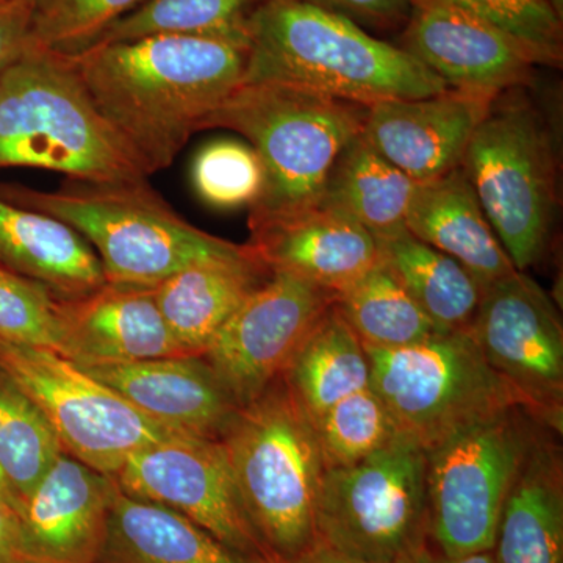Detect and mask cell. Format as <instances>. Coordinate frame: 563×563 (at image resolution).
I'll list each match as a JSON object with an SVG mask.
<instances>
[{
	"mask_svg": "<svg viewBox=\"0 0 563 563\" xmlns=\"http://www.w3.org/2000/svg\"><path fill=\"white\" fill-rule=\"evenodd\" d=\"M406 563H495L492 551H481V553L457 555V558H450L442 553H433L431 548L426 547L415 558Z\"/></svg>",
	"mask_w": 563,
	"mask_h": 563,
	"instance_id": "60d3db41",
	"label": "cell"
},
{
	"mask_svg": "<svg viewBox=\"0 0 563 563\" xmlns=\"http://www.w3.org/2000/svg\"><path fill=\"white\" fill-rule=\"evenodd\" d=\"M80 368L180 435L220 440L242 409L201 355Z\"/></svg>",
	"mask_w": 563,
	"mask_h": 563,
	"instance_id": "d6986e66",
	"label": "cell"
},
{
	"mask_svg": "<svg viewBox=\"0 0 563 563\" xmlns=\"http://www.w3.org/2000/svg\"><path fill=\"white\" fill-rule=\"evenodd\" d=\"M62 355L79 366L187 357L158 309L154 288L107 282L77 298H58Z\"/></svg>",
	"mask_w": 563,
	"mask_h": 563,
	"instance_id": "ac0fdd59",
	"label": "cell"
},
{
	"mask_svg": "<svg viewBox=\"0 0 563 563\" xmlns=\"http://www.w3.org/2000/svg\"><path fill=\"white\" fill-rule=\"evenodd\" d=\"M96 563H268L220 542L184 515L114 488Z\"/></svg>",
	"mask_w": 563,
	"mask_h": 563,
	"instance_id": "d4e9b609",
	"label": "cell"
},
{
	"mask_svg": "<svg viewBox=\"0 0 563 563\" xmlns=\"http://www.w3.org/2000/svg\"><path fill=\"white\" fill-rule=\"evenodd\" d=\"M544 426L517 407L426 451L429 539L439 553L492 551L504 503Z\"/></svg>",
	"mask_w": 563,
	"mask_h": 563,
	"instance_id": "30bf717a",
	"label": "cell"
},
{
	"mask_svg": "<svg viewBox=\"0 0 563 563\" xmlns=\"http://www.w3.org/2000/svg\"><path fill=\"white\" fill-rule=\"evenodd\" d=\"M257 84L366 107L450 90L402 47L301 0H263L252 14L243 85Z\"/></svg>",
	"mask_w": 563,
	"mask_h": 563,
	"instance_id": "7a4b0ae2",
	"label": "cell"
},
{
	"mask_svg": "<svg viewBox=\"0 0 563 563\" xmlns=\"http://www.w3.org/2000/svg\"><path fill=\"white\" fill-rule=\"evenodd\" d=\"M191 187L214 210L251 209L263 190V166L246 141L222 139L203 144L192 157Z\"/></svg>",
	"mask_w": 563,
	"mask_h": 563,
	"instance_id": "d6a6232c",
	"label": "cell"
},
{
	"mask_svg": "<svg viewBox=\"0 0 563 563\" xmlns=\"http://www.w3.org/2000/svg\"><path fill=\"white\" fill-rule=\"evenodd\" d=\"M314 526L320 542L365 563H406L428 547L426 451L398 437L346 468L324 470Z\"/></svg>",
	"mask_w": 563,
	"mask_h": 563,
	"instance_id": "9c48e42d",
	"label": "cell"
},
{
	"mask_svg": "<svg viewBox=\"0 0 563 563\" xmlns=\"http://www.w3.org/2000/svg\"><path fill=\"white\" fill-rule=\"evenodd\" d=\"M29 2H33V3H35V5H38V3L41 2V0H29Z\"/></svg>",
	"mask_w": 563,
	"mask_h": 563,
	"instance_id": "ee69618b",
	"label": "cell"
},
{
	"mask_svg": "<svg viewBox=\"0 0 563 563\" xmlns=\"http://www.w3.org/2000/svg\"><path fill=\"white\" fill-rule=\"evenodd\" d=\"M0 265L38 282L58 298L107 284L90 243L65 222L0 198Z\"/></svg>",
	"mask_w": 563,
	"mask_h": 563,
	"instance_id": "cb8c5ba5",
	"label": "cell"
},
{
	"mask_svg": "<svg viewBox=\"0 0 563 563\" xmlns=\"http://www.w3.org/2000/svg\"><path fill=\"white\" fill-rule=\"evenodd\" d=\"M272 272L247 244L222 257L196 262L154 287L158 309L188 355H202L224 322Z\"/></svg>",
	"mask_w": 563,
	"mask_h": 563,
	"instance_id": "44dd1931",
	"label": "cell"
},
{
	"mask_svg": "<svg viewBox=\"0 0 563 563\" xmlns=\"http://www.w3.org/2000/svg\"><path fill=\"white\" fill-rule=\"evenodd\" d=\"M374 239L380 263L440 332L468 331L484 287L465 266L421 242L406 228Z\"/></svg>",
	"mask_w": 563,
	"mask_h": 563,
	"instance_id": "484cf974",
	"label": "cell"
},
{
	"mask_svg": "<svg viewBox=\"0 0 563 563\" xmlns=\"http://www.w3.org/2000/svg\"><path fill=\"white\" fill-rule=\"evenodd\" d=\"M250 43L158 35L98 44L73 58L92 103L144 176L169 168L243 85Z\"/></svg>",
	"mask_w": 563,
	"mask_h": 563,
	"instance_id": "6da1fadb",
	"label": "cell"
},
{
	"mask_svg": "<svg viewBox=\"0 0 563 563\" xmlns=\"http://www.w3.org/2000/svg\"><path fill=\"white\" fill-rule=\"evenodd\" d=\"M362 103L285 85H242L207 120L206 129L242 135L263 166V190L250 229L318 206L336 158L363 132Z\"/></svg>",
	"mask_w": 563,
	"mask_h": 563,
	"instance_id": "5b68a950",
	"label": "cell"
},
{
	"mask_svg": "<svg viewBox=\"0 0 563 563\" xmlns=\"http://www.w3.org/2000/svg\"><path fill=\"white\" fill-rule=\"evenodd\" d=\"M365 346V344H363ZM372 388L399 433L429 451L525 399L485 361L468 331L437 332L409 346H365Z\"/></svg>",
	"mask_w": 563,
	"mask_h": 563,
	"instance_id": "ba28073f",
	"label": "cell"
},
{
	"mask_svg": "<svg viewBox=\"0 0 563 563\" xmlns=\"http://www.w3.org/2000/svg\"><path fill=\"white\" fill-rule=\"evenodd\" d=\"M554 429L544 426L504 503L495 563H563V461Z\"/></svg>",
	"mask_w": 563,
	"mask_h": 563,
	"instance_id": "7402d4cb",
	"label": "cell"
},
{
	"mask_svg": "<svg viewBox=\"0 0 563 563\" xmlns=\"http://www.w3.org/2000/svg\"><path fill=\"white\" fill-rule=\"evenodd\" d=\"M279 563H365L357 561V559L350 558V555L340 553L333 550L328 544L320 542L313 544L310 550L303 551L302 554L296 555L290 561Z\"/></svg>",
	"mask_w": 563,
	"mask_h": 563,
	"instance_id": "ab89813d",
	"label": "cell"
},
{
	"mask_svg": "<svg viewBox=\"0 0 563 563\" xmlns=\"http://www.w3.org/2000/svg\"><path fill=\"white\" fill-rule=\"evenodd\" d=\"M468 332L529 412L561 433L563 328L548 292L523 272L493 282L484 288Z\"/></svg>",
	"mask_w": 563,
	"mask_h": 563,
	"instance_id": "7c38bea8",
	"label": "cell"
},
{
	"mask_svg": "<svg viewBox=\"0 0 563 563\" xmlns=\"http://www.w3.org/2000/svg\"><path fill=\"white\" fill-rule=\"evenodd\" d=\"M0 342L62 352L58 296L0 265Z\"/></svg>",
	"mask_w": 563,
	"mask_h": 563,
	"instance_id": "d590c367",
	"label": "cell"
},
{
	"mask_svg": "<svg viewBox=\"0 0 563 563\" xmlns=\"http://www.w3.org/2000/svg\"><path fill=\"white\" fill-rule=\"evenodd\" d=\"M462 169L517 272L542 261L558 211V152L521 87L493 99Z\"/></svg>",
	"mask_w": 563,
	"mask_h": 563,
	"instance_id": "52a82bcc",
	"label": "cell"
},
{
	"mask_svg": "<svg viewBox=\"0 0 563 563\" xmlns=\"http://www.w3.org/2000/svg\"><path fill=\"white\" fill-rule=\"evenodd\" d=\"M144 0H41L33 11L32 46L76 57Z\"/></svg>",
	"mask_w": 563,
	"mask_h": 563,
	"instance_id": "836d02e7",
	"label": "cell"
},
{
	"mask_svg": "<svg viewBox=\"0 0 563 563\" xmlns=\"http://www.w3.org/2000/svg\"><path fill=\"white\" fill-rule=\"evenodd\" d=\"M125 495L168 507L240 553L268 562L220 440L177 435L132 454L113 477Z\"/></svg>",
	"mask_w": 563,
	"mask_h": 563,
	"instance_id": "5bb4252c",
	"label": "cell"
},
{
	"mask_svg": "<svg viewBox=\"0 0 563 563\" xmlns=\"http://www.w3.org/2000/svg\"><path fill=\"white\" fill-rule=\"evenodd\" d=\"M246 244L269 272L301 277L335 295L379 263L373 233L322 203L251 229Z\"/></svg>",
	"mask_w": 563,
	"mask_h": 563,
	"instance_id": "ffe728a7",
	"label": "cell"
},
{
	"mask_svg": "<svg viewBox=\"0 0 563 563\" xmlns=\"http://www.w3.org/2000/svg\"><path fill=\"white\" fill-rule=\"evenodd\" d=\"M0 563H35L22 547L16 514L0 503Z\"/></svg>",
	"mask_w": 563,
	"mask_h": 563,
	"instance_id": "f35d334b",
	"label": "cell"
},
{
	"mask_svg": "<svg viewBox=\"0 0 563 563\" xmlns=\"http://www.w3.org/2000/svg\"><path fill=\"white\" fill-rule=\"evenodd\" d=\"M77 184L60 191L0 185V198L79 232L98 254L109 284L154 288L192 263L243 247L185 221L146 180Z\"/></svg>",
	"mask_w": 563,
	"mask_h": 563,
	"instance_id": "8992f818",
	"label": "cell"
},
{
	"mask_svg": "<svg viewBox=\"0 0 563 563\" xmlns=\"http://www.w3.org/2000/svg\"><path fill=\"white\" fill-rule=\"evenodd\" d=\"M548 2H550L553 9L563 18V0H548Z\"/></svg>",
	"mask_w": 563,
	"mask_h": 563,
	"instance_id": "7bdbcfd3",
	"label": "cell"
},
{
	"mask_svg": "<svg viewBox=\"0 0 563 563\" xmlns=\"http://www.w3.org/2000/svg\"><path fill=\"white\" fill-rule=\"evenodd\" d=\"M312 422L333 404L372 387L368 354L335 303L328 310L282 374Z\"/></svg>",
	"mask_w": 563,
	"mask_h": 563,
	"instance_id": "4316f807",
	"label": "cell"
},
{
	"mask_svg": "<svg viewBox=\"0 0 563 563\" xmlns=\"http://www.w3.org/2000/svg\"><path fill=\"white\" fill-rule=\"evenodd\" d=\"M517 41L540 66L561 68L563 18L548 0H437Z\"/></svg>",
	"mask_w": 563,
	"mask_h": 563,
	"instance_id": "e575fe53",
	"label": "cell"
},
{
	"mask_svg": "<svg viewBox=\"0 0 563 563\" xmlns=\"http://www.w3.org/2000/svg\"><path fill=\"white\" fill-rule=\"evenodd\" d=\"M0 503L5 504L10 507L14 514L18 510L16 499H14L13 493L10 490V485L7 483L5 476H3L2 470H0Z\"/></svg>",
	"mask_w": 563,
	"mask_h": 563,
	"instance_id": "b9f144b4",
	"label": "cell"
},
{
	"mask_svg": "<svg viewBox=\"0 0 563 563\" xmlns=\"http://www.w3.org/2000/svg\"><path fill=\"white\" fill-rule=\"evenodd\" d=\"M114 488L113 477L63 453L18 512L29 559L35 563H96Z\"/></svg>",
	"mask_w": 563,
	"mask_h": 563,
	"instance_id": "e0dca14e",
	"label": "cell"
},
{
	"mask_svg": "<svg viewBox=\"0 0 563 563\" xmlns=\"http://www.w3.org/2000/svg\"><path fill=\"white\" fill-rule=\"evenodd\" d=\"M262 2L144 0L135 10L107 29L95 46L158 35L218 36L250 43L251 18Z\"/></svg>",
	"mask_w": 563,
	"mask_h": 563,
	"instance_id": "f546056e",
	"label": "cell"
},
{
	"mask_svg": "<svg viewBox=\"0 0 563 563\" xmlns=\"http://www.w3.org/2000/svg\"><path fill=\"white\" fill-rule=\"evenodd\" d=\"M313 426L325 470L355 465L402 437L372 387L333 404Z\"/></svg>",
	"mask_w": 563,
	"mask_h": 563,
	"instance_id": "1f68e13d",
	"label": "cell"
},
{
	"mask_svg": "<svg viewBox=\"0 0 563 563\" xmlns=\"http://www.w3.org/2000/svg\"><path fill=\"white\" fill-rule=\"evenodd\" d=\"M318 9L340 14L369 33L402 31L412 0H301Z\"/></svg>",
	"mask_w": 563,
	"mask_h": 563,
	"instance_id": "8d00e7d4",
	"label": "cell"
},
{
	"mask_svg": "<svg viewBox=\"0 0 563 563\" xmlns=\"http://www.w3.org/2000/svg\"><path fill=\"white\" fill-rule=\"evenodd\" d=\"M0 374L38 407L66 453L107 476L132 454L180 435L60 352L0 342Z\"/></svg>",
	"mask_w": 563,
	"mask_h": 563,
	"instance_id": "8fae6325",
	"label": "cell"
},
{
	"mask_svg": "<svg viewBox=\"0 0 563 563\" xmlns=\"http://www.w3.org/2000/svg\"><path fill=\"white\" fill-rule=\"evenodd\" d=\"M65 448L51 422L0 374V470L16 499L18 512Z\"/></svg>",
	"mask_w": 563,
	"mask_h": 563,
	"instance_id": "4dcf8cb0",
	"label": "cell"
},
{
	"mask_svg": "<svg viewBox=\"0 0 563 563\" xmlns=\"http://www.w3.org/2000/svg\"><path fill=\"white\" fill-rule=\"evenodd\" d=\"M399 47L450 90L487 98L525 87L539 66L506 33L437 0H412Z\"/></svg>",
	"mask_w": 563,
	"mask_h": 563,
	"instance_id": "9a60e30c",
	"label": "cell"
},
{
	"mask_svg": "<svg viewBox=\"0 0 563 563\" xmlns=\"http://www.w3.org/2000/svg\"><path fill=\"white\" fill-rule=\"evenodd\" d=\"M335 307L365 346H409L440 332L383 263L335 295Z\"/></svg>",
	"mask_w": 563,
	"mask_h": 563,
	"instance_id": "f1b7e54d",
	"label": "cell"
},
{
	"mask_svg": "<svg viewBox=\"0 0 563 563\" xmlns=\"http://www.w3.org/2000/svg\"><path fill=\"white\" fill-rule=\"evenodd\" d=\"M0 168H38L84 184L146 180L92 103L76 63L29 46L0 73Z\"/></svg>",
	"mask_w": 563,
	"mask_h": 563,
	"instance_id": "3957f363",
	"label": "cell"
},
{
	"mask_svg": "<svg viewBox=\"0 0 563 563\" xmlns=\"http://www.w3.org/2000/svg\"><path fill=\"white\" fill-rule=\"evenodd\" d=\"M417 185L358 133L336 158L320 203L350 214L379 236L406 228Z\"/></svg>",
	"mask_w": 563,
	"mask_h": 563,
	"instance_id": "83f0119b",
	"label": "cell"
},
{
	"mask_svg": "<svg viewBox=\"0 0 563 563\" xmlns=\"http://www.w3.org/2000/svg\"><path fill=\"white\" fill-rule=\"evenodd\" d=\"M335 302V292L287 273H272L224 322L201 357L247 406L284 374L314 325Z\"/></svg>",
	"mask_w": 563,
	"mask_h": 563,
	"instance_id": "4fadbf2b",
	"label": "cell"
},
{
	"mask_svg": "<svg viewBox=\"0 0 563 563\" xmlns=\"http://www.w3.org/2000/svg\"><path fill=\"white\" fill-rule=\"evenodd\" d=\"M220 442L269 563L310 550L325 468L313 422L282 376L239 410Z\"/></svg>",
	"mask_w": 563,
	"mask_h": 563,
	"instance_id": "277c9868",
	"label": "cell"
},
{
	"mask_svg": "<svg viewBox=\"0 0 563 563\" xmlns=\"http://www.w3.org/2000/svg\"><path fill=\"white\" fill-rule=\"evenodd\" d=\"M404 225L465 266L484 288L517 272L462 166L417 185Z\"/></svg>",
	"mask_w": 563,
	"mask_h": 563,
	"instance_id": "603a6c76",
	"label": "cell"
},
{
	"mask_svg": "<svg viewBox=\"0 0 563 563\" xmlns=\"http://www.w3.org/2000/svg\"><path fill=\"white\" fill-rule=\"evenodd\" d=\"M35 7L29 0H0V73L31 43Z\"/></svg>",
	"mask_w": 563,
	"mask_h": 563,
	"instance_id": "74e56055",
	"label": "cell"
},
{
	"mask_svg": "<svg viewBox=\"0 0 563 563\" xmlns=\"http://www.w3.org/2000/svg\"><path fill=\"white\" fill-rule=\"evenodd\" d=\"M493 99L446 90L426 98L376 102L366 110L362 133L391 165L422 184L462 165Z\"/></svg>",
	"mask_w": 563,
	"mask_h": 563,
	"instance_id": "2e32d148",
	"label": "cell"
}]
</instances>
